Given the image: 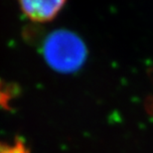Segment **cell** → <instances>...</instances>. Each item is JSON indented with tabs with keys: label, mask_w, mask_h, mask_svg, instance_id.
Here are the masks:
<instances>
[{
	"label": "cell",
	"mask_w": 153,
	"mask_h": 153,
	"mask_svg": "<svg viewBox=\"0 0 153 153\" xmlns=\"http://www.w3.org/2000/svg\"><path fill=\"white\" fill-rule=\"evenodd\" d=\"M0 153H30L22 140L16 139L14 142L0 141Z\"/></svg>",
	"instance_id": "3957f363"
},
{
	"label": "cell",
	"mask_w": 153,
	"mask_h": 153,
	"mask_svg": "<svg viewBox=\"0 0 153 153\" xmlns=\"http://www.w3.org/2000/svg\"><path fill=\"white\" fill-rule=\"evenodd\" d=\"M44 56L52 68L60 72H71L84 62L85 49L76 35L68 31H59L46 40Z\"/></svg>",
	"instance_id": "6da1fadb"
},
{
	"label": "cell",
	"mask_w": 153,
	"mask_h": 153,
	"mask_svg": "<svg viewBox=\"0 0 153 153\" xmlns=\"http://www.w3.org/2000/svg\"><path fill=\"white\" fill-rule=\"evenodd\" d=\"M2 99H3V94H1V96H0V102H2Z\"/></svg>",
	"instance_id": "277c9868"
},
{
	"label": "cell",
	"mask_w": 153,
	"mask_h": 153,
	"mask_svg": "<svg viewBox=\"0 0 153 153\" xmlns=\"http://www.w3.org/2000/svg\"><path fill=\"white\" fill-rule=\"evenodd\" d=\"M20 10L34 23L53 21L65 7L67 0H17Z\"/></svg>",
	"instance_id": "7a4b0ae2"
}]
</instances>
